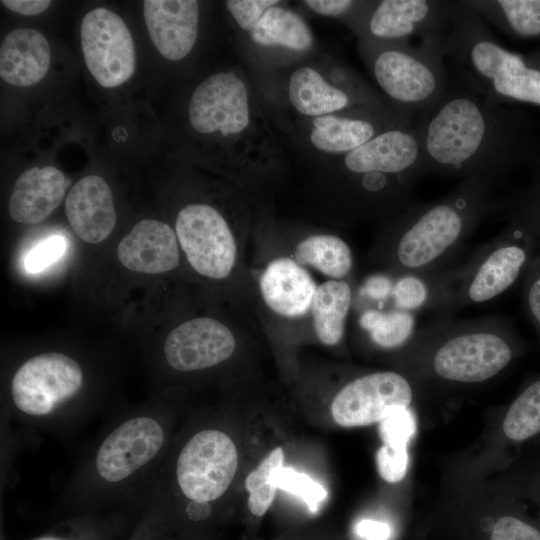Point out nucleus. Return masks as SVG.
<instances>
[{
  "mask_svg": "<svg viewBox=\"0 0 540 540\" xmlns=\"http://www.w3.org/2000/svg\"><path fill=\"white\" fill-rule=\"evenodd\" d=\"M175 232L191 267L210 279H224L236 262V241L224 216L204 203L187 204L177 214Z\"/></svg>",
  "mask_w": 540,
  "mask_h": 540,
  "instance_id": "9d476101",
  "label": "nucleus"
},
{
  "mask_svg": "<svg viewBox=\"0 0 540 540\" xmlns=\"http://www.w3.org/2000/svg\"><path fill=\"white\" fill-rule=\"evenodd\" d=\"M408 462L407 448H394L383 444L376 453L378 473L389 483H397L405 477Z\"/></svg>",
  "mask_w": 540,
  "mask_h": 540,
  "instance_id": "72a5a7b5",
  "label": "nucleus"
},
{
  "mask_svg": "<svg viewBox=\"0 0 540 540\" xmlns=\"http://www.w3.org/2000/svg\"><path fill=\"white\" fill-rule=\"evenodd\" d=\"M494 188L473 176L439 199L409 204L387 228L385 261L397 273H425L451 266L480 222L496 214Z\"/></svg>",
  "mask_w": 540,
  "mask_h": 540,
  "instance_id": "f03ea898",
  "label": "nucleus"
},
{
  "mask_svg": "<svg viewBox=\"0 0 540 540\" xmlns=\"http://www.w3.org/2000/svg\"><path fill=\"white\" fill-rule=\"evenodd\" d=\"M392 278L385 274H374L365 279L360 293L374 301L382 302L390 297Z\"/></svg>",
  "mask_w": 540,
  "mask_h": 540,
  "instance_id": "e433bc0d",
  "label": "nucleus"
},
{
  "mask_svg": "<svg viewBox=\"0 0 540 540\" xmlns=\"http://www.w3.org/2000/svg\"><path fill=\"white\" fill-rule=\"evenodd\" d=\"M83 384L78 362L59 352H46L25 361L11 382L14 405L24 414L44 416L77 394Z\"/></svg>",
  "mask_w": 540,
  "mask_h": 540,
  "instance_id": "9b49d317",
  "label": "nucleus"
},
{
  "mask_svg": "<svg viewBox=\"0 0 540 540\" xmlns=\"http://www.w3.org/2000/svg\"><path fill=\"white\" fill-rule=\"evenodd\" d=\"M81 47L89 72L105 88L128 81L135 70V48L123 19L106 8L88 12L81 23Z\"/></svg>",
  "mask_w": 540,
  "mask_h": 540,
  "instance_id": "ddd939ff",
  "label": "nucleus"
},
{
  "mask_svg": "<svg viewBox=\"0 0 540 540\" xmlns=\"http://www.w3.org/2000/svg\"><path fill=\"white\" fill-rule=\"evenodd\" d=\"M452 9L453 1H371L354 32L360 39L384 42L447 35Z\"/></svg>",
  "mask_w": 540,
  "mask_h": 540,
  "instance_id": "f8f14e48",
  "label": "nucleus"
},
{
  "mask_svg": "<svg viewBox=\"0 0 540 540\" xmlns=\"http://www.w3.org/2000/svg\"><path fill=\"white\" fill-rule=\"evenodd\" d=\"M486 23L517 39L540 37V0H465Z\"/></svg>",
  "mask_w": 540,
  "mask_h": 540,
  "instance_id": "b1692460",
  "label": "nucleus"
},
{
  "mask_svg": "<svg viewBox=\"0 0 540 540\" xmlns=\"http://www.w3.org/2000/svg\"><path fill=\"white\" fill-rule=\"evenodd\" d=\"M235 348V337L226 325L210 317H199L171 330L164 343V355L173 369L191 372L226 361Z\"/></svg>",
  "mask_w": 540,
  "mask_h": 540,
  "instance_id": "dca6fc26",
  "label": "nucleus"
},
{
  "mask_svg": "<svg viewBox=\"0 0 540 540\" xmlns=\"http://www.w3.org/2000/svg\"><path fill=\"white\" fill-rule=\"evenodd\" d=\"M496 214L506 221L522 222L540 242V167L532 170V177L525 186L498 198Z\"/></svg>",
  "mask_w": 540,
  "mask_h": 540,
  "instance_id": "cd10ccee",
  "label": "nucleus"
},
{
  "mask_svg": "<svg viewBox=\"0 0 540 540\" xmlns=\"http://www.w3.org/2000/svg\"><path fill=\"white\" fill-rule=\"evenodd\" d=\"M1 3L9 10L25 16H34L47 10L48 0H3Z\"/></svg>",
  "mask_w": 540,
  "mask_h": 540,
  "instance_id": "4c0bfd02",
  "label": "nucleus"
},
{
  "mask_svg": "<svg viewBox=\"0 0 540 540\" xmlns=\"http://www.w3.org/2000/svg\"><path fill=\"white\" fill-rule=\"evenodd\" d=\"M425 174L495 185L507 175L540 167V129L523 110L495 104L450 84L444 96L414 121Z\"/></svg>",
  "mask_w": 540,
  "mask_h": 540,
  "instance_id": "f257e3e1",
  "label": "nucleus"
},
{
  "mask_svg": "<svg viewBox=\"0 0 540 540\" xmlns=\"http://www.w3.org/2000/svg\"><path fill=\"white\" fill-rule=\"evenodd\" d=\"M238 467V452L224 432L206 429L182 448L176 463L181 492L192 502L208 503L222 496Z\"/></svg>",
  "mask_w": 540,
  "mask_h": 540,
  "instance_id": "1a4fd4ad",
  "label": "nucleus"
},
{
  "mask_svg": "<svg viewBox=\"0 0 540 540\" xmlns=\"http://www.w3.org/2000/svg\"><path fill=\"white\" fill-rule=\"evenodd\" d=\"M248 36L258 47L294 53L308 52L314 45L313 33L305 19L279 0L264 12Z\"/></svg>",
  "mask_w": 540,
  "mask_h": 540,
  "instance_id": "5701e85b",
  "label": "nucleus"
},
{
  "mask_svg": "<svg viewBox=\"0 0 540 540\" xmlns=\"http://www.w3.org/2000/svg\"><path fill=\"white\" fill-rule=\"evenodd\" d=\"M417 314L394 307L384 311L367 309L360 318V327L368 332L379 347L396 349L403 347L416 332Z\"/></svg>",
  "mask_w": 540,
  "mask_h": 540,
  "instance_id": "bb28decb",
  "label": "nucleus"
},
{
  "mask_svg": "<svg viewBox=\"0 0 540 540\" xmlns=\"http://www.w3.org/2000/svg\"><path fill=\"white\" fill-rule=\"evenodd\" d=\"M51 51L46 37L32 28L9 32L0 47V77L13 86L28 87L47 74Z\"/></svg>",
  "mask_w": 540,
  "mask_h": 540,
  "instance_id": "4be33fe9",
  "label": "nucleus"
},
{
  "mask_svg": "<svg viewBox=\"0 0 540 540\" xmlns=\"http://www.w3.org/2000/svg\"><path fill=\"white\" fill-rule=\"evenodd\" d=\"M191 128L215 137L237 170L262 169L280 157L277 139L247 78L235 70L205 78L187 108Z\"/></svg>",
  "mask_w": 540,
  "mask_h": 540,
  "instance_id": "7ed1b4c3",
  "label": "nucleus"
},
{
  "mask_svg": "<svg viewBox=\"0 0 540 540\" xmlns=\"http://www.w3.org/2000/svg\"><path fill=\"white\" fill-rule=\"evenodd\" d=\"M354 532L362 540H391L393 527L386 521L363 518L356 522Z\"/></svg>",
  "mask_w": 540,
  "mask_h": 540,
  "instance_id": "c9c22d12",
  "label": "nucleus"
},
{
  "mask_svg": "<svg viewBox=\"0 0 540 540\" xmlns=\"http://www.w3.org/2000/svg\"><path fill=\"white\" fill-rule=\"evenodd\" d=\"M143 13L150 38L164 58L179 61L191 52L198 36V1L145 0Z\"/></svg>",
  "mask_w": 540,
  "mask_h": 540,
  "instance_id": "f3484780",
  "label": "nucleus"
},
{
  "mask_svg": "<svg viewBox=\"0 0 540 540\" xmlns=\"http://www.w3.org/2000/svg\"><path fill=\"white\" fill-rule=\"evenodd\" d=\"M283 462L284 451L276 447L248 474L245 488L249 492L248 507L254 516L261 517L270 508L277 489L273 477Z\"/></svg>",
  "mask_w": 540,
  "mask_h": 540,
  "instance_id": "c85d7f7f",
  "label": "nucleus"
},
{
  "mask_svg": "<svg viewBox=\"0 0 540 540\" xmlns=\"http://www.w3.org/2000/svg\"><path fill=\"white\" fill-rule=\"evenodd\" d=\"M416 431V423L408 407L391 411L379 422V434L384 445L407 448Z\"/></svg>",
  "mask_w": 540,
  "mask_h": 540,
  "instance_id": "7c9ffc66",
  "label": "nucleus"
},
{
  "mask_svg": "<svg viewBox=\"0 0 540 540\" xmlns=\"http://www.w3.org/2000/svg\"><path fill=\"white\" fill-rule=\"evenodd\" d=\"M446 36L426 37L417 44L360 39V53L385 99L415 120L451 84L445 66Z\"/></svg>",
  "mask_w": 540,
  "mask_h": 540,
  "instance_id": "423d86ee",
  "label": "nucleus"
},
{
  "mask_svg": "<svg viewBox=\"0 0 540 540\" xmlns=\"http://www.w3.org/2000/svg\"><path fill=\"white\" fill-rule=\"evenodd\" d=\"M426 354L428 369L454 383H480L503 371L522 351L515 326L499 315L458 319L439 317L417 329L406 343Z\"/></svg>",
  "mask_w": 540,
  "mask_h": 540,
  "instance_id": "39448f33",
  "label": "nucleus"
},
{
  "mask_svg": "<svg viewBox=\"0 0 540 540\" xmlns=\"http://www.w3.org/2000/svg\"><path fill=\"white\" fill-rule=\"evenodd\" d=\"M65 213L80 239L90 244L104 241L116 224L110 186L98 175L85 176L70 189L65 201Z\"/></svg>",
  "mask_w": 540,
  "mask_h": 540,
  "instance_id": "6ab92c4d",
  "label": "nucleus"
},
{
  "mask_svg": "<svg viewBox=\"0 0 540 540\" xmlns=\"http://www.w3.org/2000/svg\"><path fill=\"white\" fill-rule=\"evenodd\" d=\"M523 306L540 338V253L534 257L523 276Z\"/></svg>",
  "mask_w": 540,
  "mask_h": 540,
  "instance_id": "473e14b6",
  "label": "nucleus"
},
{
  "mask_svg": "<svg viewBox=\"0 0 540 540\" xmlns=\"http://www.w3.org/2000/svg\"><path fill=\"white\" fill-rule=\"evenodd\" d=\"M273 484L277 489L300 497L311 512L318 511L327 497V491L320 483L291 467L280 468L273 477Z\"/></svg>",
  "mask_w": 540,
  "mask_h": 540,
  "instance_id": "c756f323",
  "label": "nucleus"
},
{
  "mask_svg": "<svg viewBox=\"0 0 540 540\" xmlns=\"http://www.w3.org/2000/svg\"><path fill=\"white\" fill-rule=\"evenodd\" d=\"M164 441V430L156 419L130 418L118 425L99 446L96 471L106 482H121L153 460Z\"/></svg>",
  "mask_w": 540,
  "mask_h": 540,
  "instance_id": "2eb2a0df",
  "label": "nucleus"
},
{
  "mask_svg": "<svg viewBox=\"0 0 540 540\" xmlns=\"http://www.w3.org/2000/svg\"><path fill=\"white\" fill-rule=\"evenodd\" d=\"M34 540H61V539L55 538V537H41Z\"/></svg>",
  "mask_w": 540,
  "mask_h": 540,
  "instance_id": "58836bf2",
  "label": "nucleus"
},
{
  "mask_svg": "<svg viewBox=\"0 0 540 540\" xmlns=\"http://www.w3.org/2000/svg\"><path fill=\"white\" fill-rule=\"evenodd\" d=\"M70 180L56 167H32L14 183L9 199L11 218L22 224L46 219L60 204Z\"/></svg>",
  "mask_w": 540,
  "mask_h": 540,
  "instance_id": "412c9836",
  "label": "nucleus"
},
{
  "mask_svg": "<svg viewBox=\"0 0 540 540\" xmlns=\"http://www.w3.org/2000/svg\"><path fill=\"white\" fill-rule=\"evenodd\" d=\"M412 398V387L403 375L374 372L341 388L332 401L331 414L340 426H367L380 422L394 409L408 407Z\"/></svg>",
  "mask_w": 540,
  "mask_h": 540,
  "instance_id": "4468645a",
  "label": "nucleus"
},
{
  "mask_svg": "<svg viewBox=\"0 0 540 540\" xmlns=\"http://www.w3.org/2000/svg\"><path fill=\"white\" fill-rule=\"evenodd\" d=\"M351 301V286L344 279L327 280L317 287L310 310L315 333L324 345L342 340Z\"/></svg>",
  "mask_w": 540,
  "mask_h": 540,
  "instance_id": "393cba45",
  "label": "nucleus"
},
{
  "mask_svg": "<svg viewBox=\"0 0 540 540\" xmlns=\"http://www.w3.org/2000/svg\"><path fill=\"white\" fill-rule=\"evenodd\" d=\"M540 244L520 221L509 220L495 238L457 265L451 314L470 305L489 302L523 277Z\"/></svg>",
  "mask_w": 540,
  "mask_h": 540,
  "instance_id": "0eeeda50",
  "label": "nucleus"
},
{
  "mask_svg": "<svg viewBox=\"0 0 540 540\" xmlns=\"http://www.w3.org/2000/svg\"><path fill=\"white\" fill-rule=\"evenodd\" d=\"M278 0H228L225 2L239 28L250 32L264 12Z\"/></svg>",
  "mask_w": 540,
  "mask_h": 540,
  "instance_id": "f704fd0d",
  "label": "nucleus"
},
{
  "mask_svg": "<svg viewBox=\"0 0 540 540\" xmlns=\"http://www.w3.org/2000/svg\"><path fill=\"white\" fill-rule=\"evenodd\" d=\"M259 287L266 305L275 313L297 318L312 305L317 286L295 260L280 257L271 261L260 276Z\"/></svg>",
  "mask_w": 540,
  "mask_h": 540,
  "instance_id": "aec40b11",
  "label": "nucleus"
},
{
  "mask_svg": "<svg viewBox=\"0 0 540 540\" xmlns=\"http://www.w3.org/2000/svg\"><path fill=\"white\" fill-rule=\"evenodd\" d=\"M67 240L60 235L49 236L34 245L26 254L24 267L27 272H43L56 263L67 251Z\"/></svg>",
  "mask_w": 540,
  "mask_h": 540,
  "instance_id": "2f4dec72",
  "label": "nucleus"
},
{
  "mask_svg": "<svg viewBox=\"0 0 540 540\" xmlns=\"http://www.w3.org/2000/svg\"><path fill=\"white\" fill-rule=\"evenodd\" d=\"M444 55L461 85L487 101L540 107V69L504 47L465 1H453Z\"/></svg>",
  "mask_w": 540,
  "mask_h": 540,
  "instance_id": "20e7f679",
  "label": "nucleus"
},
{
  "mask_svg": "<svg viewBox=\"0 0 540 540\" xmlns=\"http://www.w3.org/2000/svg\"><path fill=\"white\" fill-rule=\"evenodd\" d=\"M294 258L301 266H311L335 280L346 277L353 266L349 245L332 234H316L303 239L295 247Z\"/></svg>",
  "mask_w": 540,
  "mask_h": 540,
  "instance_id": "a878e982",
  "label": "nucleus"
},
{
  "mask_svg": "<svg viewBox=\"0 0 540 540\" xmlns=\"http://www.w3.org/2000/svg\"><path fill=\"white\" fill-rule=\"evenodd\" d=\"M179 242L168 224L143 219L137 222L117 247L121 264L134 272L162 274L179 264Z\"/></svg>",
  "mask_w": 540,
  "mask_h": 540,
  "instance_id": "a211bd4d",
  "label": "nucleus"
},
{
  "mask_svg": "<svg viewBox=\"0 0 540 540\" xmlns=\"http://www.w3.org/2000/svg\"><path fill=\"white\" fill-rule=\"evenodd\" d=\"M287 93L294 110L309 119L358 107H395L341 65L332 68L329 78L311 65L298 67L289 76Z\"/></svg>",
  "mask_w": 540,
  "mask_h": 540,
  "instance_id": "6e6552de",
  "label": "nucleus"
}]
</instances>
